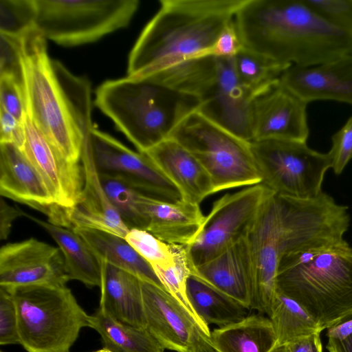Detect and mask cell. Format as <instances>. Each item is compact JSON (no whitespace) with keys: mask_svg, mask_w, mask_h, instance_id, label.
Returning a JSON list of instances; mask_svg holds the SVG:
<instances>
[{"mask_svg":"<svg viewBox=\"0 0 352 352\" xmlns=\"http://www.w3.org/2000/svg\"><path fill=\"white\" fill-rule=\"evenodd\" d=\"M98 175L111 204L128 228L146 230L147 222L138 204L141 193L117 178Z\"/></svg>","mask_w":352,"mask_h":352,"instance_id":"1f68e13d","label":"cell"},{"mask_svg":"<svg viewBox=\"0 0 352 352\" xmlns=\"http://www.w3.org/2000/svg\"><path fill=\"white\" fill-rule=\"evenodd\" d=\"M0 36V74L14 76L21 82L20 36Z\"/></svg>","mask_w":352,"mask_h":352,"instance_id":"f35d334b","label":"cell"},{"mask_svg":"<svg viewBox=\"0 0 352 352\" xmlns=\"http://www.w3.org/2000/svg\"><path fill=\"white\" fill-rule=\"evenodd\" d=\"M270 352H289L287 344L276 345Z\"/></svg>","mask_w":352,"mask_h":352,"instance_id":"bcb514c9","label":"cell"},{"mask_svg":"<svg viewBox=\"0 0 352 352\" xmlns=\"http://www.w3.org/2000/svg\"><path fill=\"white\" fill-rule=\"evenodd\" d=\"M322 19L352 34V0H301Z\"/></svg>","mask_w":352,"mask_h":352,"instance_id":"e575fe53","label":"cell"},{"mask_svg":"<svg viewBox=\"0 0 352 352\" xmlns=\"http://www.w3.org/2000/svg\"><path fill=\"white\" fill-rule=\"evenodd\" d=\"M83 146L99 174L117 178L140 193L164 201L183 200L177 188L144 153L135 152L110 135L92 127Z\"/></svg>","mask_w":352,"mask_h":352,"instance_id":"8fae6325","label":"cell"},{"mask_svg":"<svg viewBox=\"0 0 352 352\" xmlns=\"http://www.w3.org/2000/svg\"><path fill=\"white\" fill-rule=\"evenodd\" d=\"M276 289L302 305L323 330L352 320V247L344 239L285 254Z\"/></svg>","mask_w":352,"mask_h":352,"instance_id":"3957f363","label":"cell"},{"mask_svg":"<svg viewBox=\"0 0 352 352\" xmlns=\"http://www.w3.org/2000/svg\"><path fill=\"white\" fill-rule=\"evenodd\" d=\"M0 352H3V351H1Z\"/></svg>","mask_w":352,"mask_h":352,"instance_id":"c3c4849f","label":"cell"},{"mask_svg":"<svg viewBox=\"0 0 352 352\" xmlns=\"http://www.w3.org/2000/svg\"><path fill=\"white\" fill-rule=\"evenodd\" d=\"M142 290L146 329L165 349L192 352L201 331L182 305L155 285L142 281Z\"/></svg>","mask_w":352,"mask_h":352,"instance_id":"e0dca14e","label":"cell"},{"mask_svg":"<svg viewBox=\"0 0 352 352\" xmlns=\"http://www.w3.org/2000/svg\"><path fill=\"white\" fill-rule=\"evenodd\" d=\"M215 66L214 78L200 98L199 110L232 134L251 142L253 94L238 78L233 57H215Z\"/></svg>","mask_w":352,"mask_h":352,"instance_id":"9a60e30c","label":"cell"},{"mask_svg":"<svg viewBox=\"0 0 352 352\" xmlns=\"http://www.w3.org/2000/svg\"><path fill=\"white\" fill-rule=\"evenodd\" d=\"M272 192L258 184L227 193L214 201L199 234L186 246L193 269L244 239Z\"/></svg>","mask_w":352,"mask_h":352,"instance_id":"30bf717a","label":"cell"},{"mask_svg":"<svg viewBox=\"0 0 352 352\" xmlns=\"http://www.w3.org/2000/svg\"><path fill=\"white\" fill-rule=\"evenodd\" d=\"M0 344H20L18 315L11 293L0 287Z\"/></svg>","mask_w":352,"mask_h":352,"instance_id":"8d00e7d4","label":"cell"},{"mask_svg":"<svg viewBox=\"0 0 352 352\" xmlns=\"http://www.w3.org/2000/svg\"><path fill=\"white\" fill-rule=\"evenodd\" d=\"M99 309L117 321L146 329L142 280L124 270L103 261Z\"/></svg>","mask_w":352,"mask_h":352,"instance_id":"7402d4cb","label":"cell"},{"mask_svg":"<svg viewBox=\"0 0 352 352\" xmlns=\"http://www.w3.org/2000/svg\"><path fill=\"white\" fill-rule=\"evenodd\" d=\"M332 146L328 154L331 168L340 175L352 159V116L331 136Z\"/></svg>","mask_w":352,"mask_h":352,"instance_id":"74e56055","label":"cell"},{"mask_svg":"<svg viewBox=\"0 0 352 352\" xmlns=\"http://www.w3.org/2000/svg\"><path fill=\"white\" fill-rule=\"evenodd\" d=\"M242 47L243 45L234 20L218 36L212 50V56L222 58L234 57Z\"/></svg>","mask_w":352,"mask_h":352,"instance_id":"60d3db41","label":"cell"},{"mask_svg":"<svg viewBox=\"0 0 352 352\" xmlns=\"http://www.w3.org/2000/svg\"><path fill=\"white\" fill-rule=\"evenodd\" d=\"M23 122L25 140L21 152L43 176L58 204L72 213L84 186L82 164L65 159L26 112Z\"/></svg>","mask_w":352,"mask_h":352,"instance_id":"2e32d148","label":"cell"},{"mask_svg":"<svg viewBox=\"0 0 352 352\" xmlns=\"http://www.w3.org/2000/svg\"><path fill=\"white\" fill-rule=\"evenodd\" d=\"M69 280L58 248L36 239L7 243L0 249V287L66 286Z\"/></svg>","mask_w":352,"mask_h":352,"instance_id":"4fadbf2b","label":"cell"},{"mask_svg":"<svg viewBox=\"0 0 352 352\" xmlns=\"http://www.w3.org/2000/svg\"><path fill=\"white\" fill-rule=\"evenodd\" d=\"M245 0H161L131 49L127 76L201 98L215 76L212 50Z\"/></svg>","mask_w":352,"mask_h":352,"instance_id":"6da1fadb","label":"cell"},{"mask_svg":"<svg viewBox=\"0 0 352 352\" xmlns=\"http://www.w3.org/2000/svg\"><path fill=\"white\" fill-rule=\"evenodd\" d=\"M0 194L43 213L54 225L72 229L71 211L58 204L43 176L11 144H0Z\"/></svg>","mask_w":352,"mask_h":352,"instance_id":"7c38bea8","label":"cell"},{"mask_svg":"<svg viewBox=\"0 0 352 352\" xmlns=\"http://www.w3.org/2000/svg\"><path fill=\"white\" fill-rule=\"evenodd\" d=\"M138 204L147 222L146 230L168 244H191L205 219L199 204L184 200L164 201L140 194Z\"/></svg>","mask_w":352,"mask_h":352,"instance_id":"d6986e66","label":"cell"},{"mask_svg":"<svg viewBox=\"0 0 352 352\" xmlns=\"http://www.w3.org/2000/svg\"><path fill=\"white\" fill-rule=\"evenodd\" d=\"M186 293L193 309L208 326L223 327L238 322L252 310L193 273L187 280Z\"/></svg>","mask_w":352,"mask_h":352,"instance_id":"4316f807","label":"cell"},{"mask_svg":"<svg viewBox=\"0 0 352 352\" xmlns=\"http://www.w3.org/2000/svg\"><path fill=\"white\" fill-rule=\"evenodd\" d=\"M344 331L349 333L342 339L328 338L326 348L329 352H352V320L344 325Z\"/></svg>","mask_w":352,"mask_h":352,"instance_id":"ee69618b","label":"cell"},{"mask_svg":"<svg viewBox=\"0 0 352 352\" xmlns=\"http://www.w3.org/2000/svg\"><path fill=\"white\" fill-rule=\"evenodd\" d=\"M192 352H219L211 344L208 336L199 331Z\"/></svg>","mask_w":352,"mask_h":352,"instance_id":"f6af8a7d","label":"cell"},{"mask_svg":"<svg viewBox=\"0 0 352 352\" xmlns=\"http://www.w3.org/2000/svg\"><path fill=\"white\" fill-rule=\"evenodd\" d=\"M234 24L243 47L280 63L312 67L352 54V34L301 0H245Z\"/></svg>","mask_w":352,"mask_h":352,"instance_id":"7a4b0ae2","label":"cell"},{"mask_svg":"<svg viewBox=\"0 0 352 352\" xmlns=\"http://www.w3.org/2000/svg\"><path fill=\"white\" fill-rule=\"evenodd\" d=\"M124 239L152 268L165 267L175 261L176 245L168 244L146 230L131 229Z\"/></svg>","mask_w":352,"mask_h":352,"instance_id":"d6a6232c","label":"cell"},{"mask_svg":"<svg viewBox=\"0 0 352 352\" xmlns=\"http://www.w3.org/2000/svg\"><path fill=\"white\" fill-rule=\"evenodd\" d=\"M267 316L276 335L277 345L287 344L323 331L302 305L278 292Z\"/></svg>","mask_w":352,"mask_h":352,"instance_id":"f1b7e54d","label":"cell"},{"mask_svg":"<svg viewBox=\"0 0 352 352\" xmlns=\"http://www.w3.org/2000/svg\"><path fill=\"white\" fill-rule=\"evenodd\" d=\"M192 273L250 308V263L245 237L217 256L194 268Z\"/></svg>","mask_w":352,"mask_h":352,"instance_id":"603a6c76","label":"cell"},{"mask_svg":"<svg viewBox=\"0 0 352 352\" xmlns=\"http://www.w3.org/2000/svg\"><path fill=\"white\" fill-rule=\"evenodd\" d=\"M169 138L199 161L210 177L214 193L262 183L250 142L217 124L199 109L187 115Z\"/></svg>","mask_w":352,"mask_h":352,"instance_id":"52a82bcc","label":"cell"},{"mask_svg":"<svg viewBox=\"0 0 352 352\" xmlns=\"http://www.w3.org/2000/svg\"><path fill=\"white\" fill-rule=\"evenodd\" d=\"M208 338L219 352H270L277 345L271 320L260 313L214 329Z\"/></svg>","mask_w":352,"mask_h":352,"instance_id":"cb8c5ba5","label":"cell"},{"mask_svg":"<svg viewBox=\"0 0 352 352\" xmlns=\"http://www.w3.org/2000/svg\"><path fill=\"white\" fill-rule=\"evenodd\" d=\"M177 188L182 199L200 204L214 194L210 176L199 161L176 140L168 138L144 152Z\"/></svg>","mask_w":352,"mask_h":352,"instance_id":"ffe728a7","label":"cell"},{"mask_svg":"<svg viewBox=\"0 0 352 352\" xmlns=\"http://www.w3.org/2000/svg\"><path fill=\"white\" fill-rule=\"evenodd\" d=\"M175 251L173 264L165 267H153V269L165 290L182 305L199 329L209 337V326L197 316L188 298L186 283L192 273L193 267L190 263L186 246L176 245Z\"/></svg>","mask_w":352,"mask_h":352,"instance_id":"4dcf8cb0","label":"cell"},{"mask_svg":"<svg viewBox=\"0 0 352 352\" xmlns=\"http://www.w3.org/2000/svg\"><path fill=\"white\" fill-rule=\"evenodd\" d=\"M80 162L84 186L80 199L72 210V229L98 230L124 239L129 229L111 204L91 153L85 146H82Z\"/></svg>","mask_w":352,"mask_h":352,"instance_id":"44dd1931","label":"cell"},{"mask_svg":"<svg viewBox=\"0 0 352 352\" xmlns=\"http://www.w3.org/2000/svg\"><path fill=\"white\" fill-rule=\"evenodd\" d=\"M262 183L276 194L314 198L322 192L328 153L309 147L305 142L267 140L250 142Z\"/></svg>","mask_w":352,"mask_h":352,"instance_id":"9c48e42d","label":"cell"},{"mask_svg":"<svg viewBox=\"0 0 352 352\" xmlns=\"http://www.w3.org/2000/svg\"><path fill=\"white\" fill-rule=\"evenodd\" d=\"M74 230L87 243L99 261L132 274L142 281L164 288L151 265L125 239L94 229L78 228Z\"/></svg>","mask_w":352,"mask_h":352,"instance_id":"d4e9b609","label":"cell"},{"mask_svg":"<svg viewBox=\"0 0 352 352\" xmlns=\"http://www.w3.org/2000/svg\"><path fill=\"white\" fill-rule=\"evenodd\" d=\"M52 237L63 254L69 280H76L87 287L101 286L99 261L83 239L74 230L54 225L30 216Z\"/></svg>","mask_w":352,"mask_h":352,"instance_id":"484cf974","label":"cell"},{"mask_svg":"<svg viewBox=\"0 0 352 352\" xmlns=\"http://www.w3.org/2000/svg\"><path fill=\"white\" fill-rule=\"evenodd\" d=\"M0 108L23 121L25 95L21 82L14 76L0 74Z\"/></svg>","mask_w":352,"mask_h":352,"instance_id":"d590c367","label":"cell"},{"mask_svg":"<svg viewBox=\"0 0 352 352\" xmlns=\"http://www.w3.org/2000/svg\"><path fill=\"white\" fill-rule=\"evenodd\" d=\"M89 327L100 336L111 352H164L165 349L146 329L117 321L100 309L91 316Z\"/></svg>","mask_w":352,"mask_h":352,"instance_id":"83f0119b","label":"cell"},{"mask_svg":"<svg viewBox=\"0 0 352 352\" xmlns=\"http://www.w3.org/2000/svg\"><path fill=\"white\" fill-rule=\"evenodd\" d=\"M20 56L25 112L65 159L80 163L85 136L36 27L20 36Z\"/></svg>","mask_w":352,"mask_h":352,"instance_id":"5b68a950","label":"cell"},{"mask_svg":"<svg viewBox=\"0 0 352 352\" xmlns=\"http://www.w3.org/2000/svg\"><path fill=\"white\" fill-rule=\"evenodd\" d=\"M233 60L238 78L253 97L279 81L283 73L292 65L276 62L243 47Z\"/></svg>","mask_w":352,"mask_h":352,"instance_id":"f546056e","label":"cell"},{"mask_svg":"<svg viewBox=\"0 0 352 352\" xmlns=\"http://www.w3.org/2000/svg\"><path fill=\"white\" fill-rule=\"evenodd\" d=\"M94 352H111V351L104 347L103 349L98 350V351H94Z\"/></svg>","mask_w":352,"mask_h":352,"instance_id":"7dc6e473","label":"cell"},{"mask_svg":"<svg viewBox=\"0 0 352 352\" xmlns=\"http://www.w3.org/2000/svg\"><path fill=\"white\" fill-rule=\"evenodd\" d=\"M27 214L17 206H12L2 198L0 201V239L6 240L10 235L13 221Z\"/></svg>","mask_w":352,"mask_h":352,"instance_id":"b9f144b4","label":"cell"},{"mask_svg":"<svg viewBox=\"0 0 352 352\" xmlns=\"http://www.w3.org/2000/svg\"><path fill=\"white\" fill-rule=\"evenodd\" d=\"M35 25L47 39L64 46L98 41L126 27L138 0H34Z\"/></svg>","mask_w":352,"mask_h":352,"instance_id":"ba28073f","label":"cell"},{"mask_svg":"<svg viewBox=\"0 0 352 352\" xmlns=\"http://www.w3.org/2000/svg\"><path fill=\"white\" fill-rule=\"evenodd\" d=\"M95 104L138 152L144 153L169 138L177 124L199 108L201 100L148 79L126 76L101 84Z\"/></svg>","mask_w":352,"mask_h":352,"instance_id":"277c9868","label":"cell"},{"mask_svg":"<svg viewBox=\"0 0 352 352\" xmlns=\"http://www.w3.org/2000/svg\"><path fill=\"white\" fill-rule=\"evenodd\" d=\"M279 81L307 104L332 100L352 106V54L312 67L292 65Z\"/></svg>","mask_w":352,"mask_h":352,"instance_id":"ac0fdd59","label":"cell"},{"mask_svg":"<svg viewBox=\"0 0 352 352\" xmlns=\"http://www.w3.org/2000/svg\"><path fill=\"white\" fill-rule=\"evenodd\" d=\"M34 0H0V33L21 36L36 27Z\"/></svg>","mask_w":352,"mask_h":352,"instance_id":"836d02e7","label":"cell"},{"mask_svg":"<svg viewBox=\"0 0 352 352\" xmlns=\"http://www.w3.org/2000/svg\"><path fill=\"white\" fill-rule=\"evenodd\" d=\"M289 352H323L320 333L311 335L287 344Z\"/></svg>","mask_w":352,"mask_h":352,"instance_id":"7bdbcfd3","label":"cell"},{"mask_svg":"<svg viewBox=\"0 0 352 352\" xmlns=\"http://www.w3.org/2000/svg\"><path fill=\"white\" fill-rule=\"evenodd\" d=\"M307 103L278 81L256 94L250 106L253 141L305 142L309 135Z\"/></svg>","mask_w":352,"mask_h":352,"instance_id":"5bb4252c","label":"cell"},{"mask_svg":"<svg viewBox=\"0 0 352 352\" xmlns=\"http://www.w3.org/2000/svg\"><path fill=\"white\" fill-rule=\"evenodd\" d=\"M25 140L23 121L0 108V144H11L22 151Z\"/></svg>","mask_w":352,"mask_h":352,"instance_id":"ab89813d","label":"cell"},{"mask_svg":"<svg viewBox=\"0 0 352 352\" xmlns=\"http://www.w3.org/2000/svg\"><path fill=\"white\" fill-rule=\"evenodd\" d=\"M8 290L16 307L20 344L28 352H69L80 329L90 326L91 316L66 286L32 285Z\"/></svg>","mask_w":352,"mask_h":352,"instance_id":"8992f818","label":"cell"}]
</instances>
